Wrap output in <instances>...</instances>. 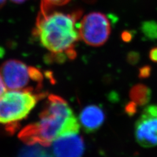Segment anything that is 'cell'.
Returning <instances> with one entry per match:
<instances>
[{
    "label": "cell",
    "instance_id": "1",
    "mask_svg": "<svg viewBox=\"0 0 157 157\" xmlns=\"http://www.w3.org/2000/svg\"><path fill=\"white\" fill-rule=\"evenodd\" d=\"M80 124L67 102L56 95H50L39 119L26 126L20 136L26 144L48 147L59 136L78 134Z\"/></svg>",
    "mask_w": 157,
    "mask_h": 157
},
{
    "label": "cell",
    "instance_id": "2",
    "mask_svg": "<svg viewBox=\"0 0 157 157\" xmlns=\"http://www.w3.org/2000/svg\"><path fill=\"white\" fill-rule=\"evenodd\" d=\"M81 14V11L71 13L52 11V9L40 11L34 35L51 54L66 55L69 51L74 49L80 38L76 22Z\"/></svg>",
    "mask_w": 157,
    "mask_h": 157
},
{
    "label": "cell",
    "instance_id": "3",
    "mask_svg": "<svg viewBox=\"0 0 157 157\" xmlns=\"http://www.w3.org/2000/svg\"><path fill=\"white\" fill-rule=\"evenodd\" d=\"M43 96L33 90H7L0 96V125L16 126L26 119Z\"/></svg>",
    "mask_w": 157,
    "mask_h": 157
},
{
    "label": "cell",
    "instance_id": "4",
    "mask_svg": "<svg viewBox=\"0 0 157 157\" xmlns=\"http://www.w3.org/2000/svg\"><path fill=\"white\" fill-rule=\"evenodd\" d=\"M0 74L8 90H33V84L41 85L43 80L42 73L38 69L17 60L4 62Z\"/></svg>",
    "mask_w": 157,
    "mask_h": 157
},
{
    "label": "cell",
    "instance_id": "5",
    "mask_svg": "<svg viewBox=\"0 0 157 157\" xmlns=\"http://www.w3.org/2000/svg\"><path fill=\"white\" fill-rule=\"evenodd\" d=\"M80 38L87 45L101 46L107 41L111 25L107 17L100 12H92L82 18L78 28Z\"/></svg>",
    "mask_w": 157,
    "mask_h": 157
},
{
    "label": "cell",
    "instance_id": "6",
    "mask_svg": "<svg viewBox=\"0 0 157 157\" xmlns=\"http://www.w3.org/2000/svg\"><path fill=\"white\" fill-rule=\"evenodd\" d=\"M137 143L145 148L157 145V105L145 107L135 126Z\"/></svg>",
    "mask_w": 157,
    "mask_h": 157
},
{
    "label": "cell",
    "instance_id": "7",
    "mask_svg": "<svg viewBox=\"0 0 157 157\" xmlns=\"http://www.w3.org/2000/svg\"><path fill=\"white\" fill-rule=\"evenodd\" d=\"M52 144L55 157H82L84 153V141L78 134L59 136Z\"/></svg>",
    "mask_w": 157,
    "mask_h": 157
},
{
    "label": "cell",
    "instance_id": "8",
    "mask_svg": "<svg viewBox=\"0 0 157 157\" xmlns=\"http://www.w3.org/2000/svg\"><path fill=\"white\" fill-rule=\"evenodd\" d=\"M105 121V113L97 105H89L82 110L79 115V122L87 133L98 130Z\"/></svg>",
    "mask_w": 157,
    "mask_h": 157
},
{
    "label": "cell",
    "instance_id": "9",
    "mask_svg": "<svg viewBox=\"0 0 157 157\" xmlns=\"http://www.w3.org/2000/svg\"><path fill=\"white\" fill-rule=\"evenodd\" d=\"M130 98L134 103L140 106L147 105L151 98V90L150 88L143 84H137L131 88Z\"/></svg>",
    "mask_w": 157,
    "mask_h": 157
},
{
    "label": "cell",
    "instance_id": "10",
    "mask_svg": "<svg viewBox=\"0 0 157 157\" xmlns=\"http://www.w3.org/2000/svg\"><path fill=\"white\" fill-rule=\"evenodd\" d=\"M46 147L39 144H26L17 157H55Z\"/></svg>",
    "mask_w": 157,
    "mask_h": 157
},
{
    "label": "cell",
    "instance_id": "11",
    "mask_svg": "<svg viewBox=\"0 0 157 157\" xmlns=\"http://www.w3.org/2000/svg\"><path fill=\"white\" fill-rule=\"evenodd\" d=\"M141 32L149 40L157 39V22L154 21H145L141 24Z\"/></svg>",
    "mask_w": 157,
    "mask_h": 157
},
{
    "label": "cell",
    "instance_id": "12",
    "mask_svg": "<svg viewBox=\"0 0 157 157\" xmlns=\"http://www.w3.org/2000/svg\"><path fill=\"white\" fill-rule=\"evenodd\" d=\"M71 0H42L41 11H48L55 6H62L68 3Z\"/></svg>",
    "mask_w": 157,
    "mask_h": 157
},
{
    "label": "cell",
    "instance_id": "13",
    "mask_svg": "<svg viewBox=\"0 0 157 157\" xmlns=\"http://www.w3.org/2000/svg\"><path fill=\"white\" fill-rule=\"evenodd\" d=\"M127 61L131 65H135L139 62L140 59V55L137 52H130L127 55Z\"/></svg>",
    "mask_w": 157,
    "mask_h": 157
},
{
    "label": "cell",
    "instance_id": "14",
    "mask_svg": "<svg viewBox=\"0 0 157 157\" xmlns=\"http://www.w3.org/2000/svg\"><path fill=\"white\" fill-rule=\"evenodd\" d=\"M137 105L133 101L129 102L128 104L126 105V107H125L126 113L129 116L134 115L137 111Z\"/></svg>",
    "mask_w": 157,
    "mask_h": 157
},
{
    "label": "cell",
    "instance_id": "15",
    "mask_svg": "<svg viewBox=\"0 0 157 157\" xmlns=\"http://www.w3.org/2000/svg\"><path fill=\"white\" fill-rule=\"evenodd\" d=\"M151 73V67L149 66L142 67L139 71V77L141 78H145L149 77Z\"/></svg>",
    "mask_w": 157,
    "mask_h": 157
},
{
    "label": "cell",
    "instance_id": "16",
    "mask_svg": "<svg viewBox=\"0 0 157 157\" xmlns=\"http://www.w3.org/2000/svg\"><path fill=\"white\" fill-rule=\"evenodd\" d=\"M132 37L133 36H132V32L129 31H124L121 34V38L122 41L124 42H130L132 40Z\"/></svg>",
    "mask_w": 157,
    "mask_h": 157
},
{
    "label": "cell",
    "instance_id": "17",
    "mask_svg": "<svg viewBox=\"0 0 157 157\" xmlns=\"http://www.w3.org/2000/svg\"><path fill=\"white\" fill-rule=\"evenodd\" d=\"M149 58L151 61L157 63V47L153 48L150 51Z\"/></svg>",
    "mask_w": 157,
    "mask_h": 157
},
{
    "label": "cell",
    "instance_id": "18",
    "mask_svg": "<svg viewBox=\"0 0 157 157\" xmlns=\"http://www.w3.org/2000/svg\"><path fill=\"white\" fill-rule=\"evenodd\" d=\"M6 90H7L6 86L5 85L1 74H0V96H1Z\"/></svg>",
    "mask_w": 157,
    "mask_h": 157
},
{
    "label": "cell",
    "instance_id": "19",
    "mask_svg": "<svg viewBox=\"0 0 157 157\" xmlns=\"http://www.w3.org/2000/svg\"><path fill=\"white\" fill-rule=\"evenodd\" d=\"M6 0H0V9H1L5 3H6Z\"/></svg>",
    "mask_w": 157,
    "mask_h": 157
},
{
    "label": "cell",
    "instance_id": "20",
    "mask_svg": "<svg viewBox=\"0 0 157 157\" xmlns=\"http://www.w3.org/2000/svg\"><path fill=\"white\" fill-rule=\"evenodd\" d=\"M11 1H13V2H14V3H22V2H25L26 0H11Z\"/></svg>",
    "mask_w": 157,
    "mask_h": 157
}]
</instances>
